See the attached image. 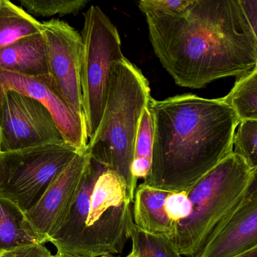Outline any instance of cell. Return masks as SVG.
Here are the masks:
<instances>
[{"label":"cell","instance_id":"cell-1","mask_svg":"<svg viewBox=\"0 0 257 257\" xmlns=\"http://www.w3.org/2000/svg\"><path fill=\"white\" fill-rule=\"evenodd\" d=\"M157 58L177 85L201 89L257 64V45L235 0H193L181 12L139 3Z\"/></svg>","mask_w":257,"mask_h":257},{"label":"cell","instance_id":"cell-2","mask_svg":"<svg viewBox=\"0 0 257 257\" xmlns=\"http://www.w3.org/2000/svg\"><path fill=\"white\" fill-rule=\"evenodd\" d=\"M154 146L145 184L169 192L187 191L233 153L240 121L223 97L191 93L162 100L151 98Z\"/></svg>","mask_w":257,"mask_h":257},{"label":"cell","instance_id":"cell-3","mask_svg":"<svg viewBox=\"0 0 257 257\" xmlns=\"http://www.w3.org/2000/svg\"><path fill=\"white\" fill-rule=\"evenodd\" d=\"M151 99L149 81L142 71L126 57L115 62L100 123L89 139L92 159L120 176L132 202L137 188L132 165L138 128Z\"/></svg>","mask_w":257,"mask_h":257},{"label":"cell","instance_id":"cell-4","mask_svg":"<svg viewBox=\"0 0 257 257\" xmlns=\"http://www.w3.org/2000/svg\"><path fill=\"white\" fill-rule=\"evenodd\" d=\"M252 174L232 153L187 190L191 212L169 240L182 256L196 257L225 229L246 201Z\"/></svg>","mask_w":257,"mask_h":257},{"label":"cell","instance_id":"cell-5","mask_svg":"<svg viewBox=\"0 0 257 257\" xmlns=\"http://www.w3.org/2000/svg\"><path fill=\"white\" fill-rule=\"evenodd\" d=\"M81 36L83 110L90 139L102 118L111 67L125 57L117 27L99 6H92L84 14Z\"/></svg>","mask_w":257,"mask_h":257},{"label":"cell","instance_id":"cell-6","mask_svg":"<svg viewBox=\"0 0 257 257\" xmlns=\"http://www.w3.org/2000/svg\"><path fill=\"white\" fill-rule=\"evenodd\" d=\"M78 153L65 141L0 153V195L27 212Z\"/></svg>","mask_w":257,"mask_h":257},{"label":"cell","instance_id":"cell-7","mask_svg":"<svg viewBox=\"0 0 257 257\" xmlns=\"http://www.w3.org/2000/svg\"><path fill=\"white\" fill-rule=\"evenodd\" d=\"M0 128L1 153L64 141L48 108L14 90L2 96Z\"/></svg>","mask_w":257,"mask_h":257},{"label":"cell","instance_id":"cell-8","mask_svg":"<svg viewBox=\"0 0 257 257\" xmlns=\"http://www.w3.org/2000/svg\"><path fill=\"white\" fill-rule=\"evenodd\" d=\"M42 25L48 48L51 83L74 111L84 117L81 80L82 36L60 20L44 21Z\"/></svg>","mask_w":257,"mask_h":257},{"label":"cell","instance_id":"cell-9","mask_svg":"<svg viewBox=\"0 0 257 257\" xmlns=\"http://www.w3.org/2000/svg\"><path fill=\"white\" fill-rule=\"evenodd\" d=\"M91 160L88 150L78 153L36 205L26 212L41 244L48 243L67 215Z\"/></svg>","mask_w":257,"mask_h":257},{"label":"cell","instance_id":"cell-10","mask_svg":"<svg viewBox=\"0 0 257 257\" xmlns=\"http://www.w3.org/2000/svg\"><path fill=\"white\" fill-rule=\"evenodd\" d=\"M14 90L42 102L51 113L65 142L78 153L88 150L89 137L85 118L78 115L62 97L49 77H33L0 70V104L2 96Z\"/></svg>","mask_w":257,"mask_h":257},{"label":"cell","instance_id":"cell-11","mask_svg":"<svg viewBox=\"0 0 257 257\" xmlns=\"http://www.w3.org/2000/svg\"><path fill=\"white\" fill-rule=\"evenodd\" d=\"M106 169L92 159L67 215L48 241L56 247L57 253L75 256L85 228L93 187L98 178Z\"/></svg>","mask_w":257,"mask_h":257},{"label":"cell","instance_id":"cell-12","mask_svg":"<svg viewBox=\"0 0 257 257\" xmlns=\"http://www.w3.org/2000/svg\"><path fill=\"white\" fill-rule=\"evenodd\" d=\"M257 244V193L244 202L225 229L196 257H229Z\"/></svg>","mask_w":257,"mask_h":257},{"label":"cell","instance_id":"cell-13","mask_svg":"<svg viewBox=\"0 0 257 257\" xmlns=\"http://www.w3.org/2000/svg\"><path fill=\"white\" fill-rule=\"evenodd\" d=\"M0 70L27 76L49 77L48 48L43 33L27 36L1 48Z\"/></svg>","mask_w":257,"mask_h":257},{"label":"cell","instance_id":"cell-14","mask_svg":"<svg viewBox=\"0 0 257 257\" xmlns=\"http://www.w3.org/2000/svg\"><path fill=\"white\" fill-rule=\"evenodd\" d=\"M170 193L145 183L139 185L133 200L135 225L148 233L170 240L175 235V223L169 218L165 208L166 198Z\"/></svg>","mask_w":257,"mask_h":257},{"label":"cell","instance_id":"cell-15","mask_svg":"<svg viewBox=\"0 0 257 257\" xmlns=\"http://www.w3.org/2000/svg\"><path fill=\"white\" fill-rule=\"evenodd\" d=\"M39 242L25 211L0 195V255L16 247Z\"/></svg>","mask_w":257,"mask_h":257},{"label":"cell","instance_id":"cell-16","mask_svg":"<svg viewBox=\"0 0 257 257\" xmlns=\"http://www.w3.org/2000/svg\"><path fill=\"white\" fill-rule=\"evenodd\" d=\"M42 33V23L9 0L0 6V49Z\"/></svg>","mask_w":257,"mask_h":257},{"label":"cell","instance_id":"cell-17","mask_svg":"<svg viewBox=\"0 0 257 257\" xmlns=\"http://www.w3.org/2000/svg\"><path fill=\"white\" fill-rule=\"evenodd\" d=\"M223 99L235 111L239 121L257 120V64L248 73L237 78Z\"/></svg>","mask_w":257,"mask_h":257},{"label":"cell","instance_id":"cell-18","mask_svg":"<svg viewBox=\"0 0 257 257\" xmlns=\"http://www.w3.org/2000/svg\"><path fill=\"white\" fill-rule=\"evenodd\" d=\"M154 146V126L149 108L143 110L135 145L134 158L132 165V173L135 180H145L151 170Z\"/></svg>","mask_w":257,"mask_h":257},{"label":"cell","instance_id":"cell-19","mask_svg":"<svg viewBox=\"0 0 257 257\" xmlns=\"http://www.w3.org/2000/svg\"><path fill=\"white\" fill-rule=\"evenodd\" d=\"M132 250L138 257H182L169 238L148 233L135 225L131 236Z\"/></svg>","mask_w":257,"mask_h":257},{"label":"cell","instance_id":"cell-20","mask_svg":"<svg viewBox=\"0 0 257 257\" xmlns=\"http://www.w3.org/2000/svg\"><path fill=\"white\" fill-rule=\"evenodd\" d=\"M233 153L244 160L252 172L257 171V120L240 121L234 136Z\"/></svg>","mask_w":257,"mask_h":257},{"label":"cell","instance_id":"cell-21","mask_svg":"<svg viewBox=\"0 0 257 257\" xmlns=\"http://www.w3.org/2000/svg\"><path fill=\"white\" fill-rule=\"evenodd\" d=\"M29 13L37 16L75 14L85 7L89 0H18Z\"/></svg>","mask_w":257,"mask_h":257},{"label":"cell","instance_id":"cell-22","mask_svg":"<svg viewBox=\"0 0 257 257\" xmlns=\"http://www.w3.org/2000/svg\"><path fill=\"white\" fill-rule=\"evenodd\" d=\"M165 208L175 226L185 220L191 212V203L187 191L171 192L166 198Z\"/></svg>","mask_w":257,"mask_h":257},{"label":"cell","instance_id":"cell-23","mask_svg":"<svg viewBox=\"0 0 257 257\" xmlns=\"http://www.w3.org/2000/svg\"><path fill=\"white\" fill-rule=\"evenodd\" d=\"M0 257H55V255H53L43 244L36 243L12 249L2 253Z\"/></svg>","mask_w":257,"mask_h":257},{"label":"cell","instance_id":"cell-24","mask_svg":"<svg viewBox=\"0 0 257 257\" xmlns=\"http://www.w3.org/2000/svg\"><path fill=\"white\" fill-rule=\"evenodd\" d=\"M193 0H139V3L164 12H181L188 7Z\"/></svg>","mask_w":257,"mask_h":257},{"label":"cell","instance_id":"cell-25","mask_svg":"<svg viewBox=\"0 0 257 257\" xmlns=\"http://www.w3.org/2000/svg\"><path fill=\"white\" fill-rule=\"evenodd\" d=\"M253 33L257 45V0H235Z\"/></svg>","mask_w":257,"mask_h":257},{"label":"cell","instance_id":"cell-26","mask_svg":"<svg viewBox=\"0 0 257 257\" xmlns=\"http://www.w3.org/2000/svg\"><path fill=\"white\" fill-rule=\"evenodd\" d=\"M256 193H257V171H255L252 174L251 181H250V185L247 189L246 200H247L249 198L251 197Z\"/></svg>","mask_w":257,"mask_h":257},{"label":"cell","instance_id":"cell-27","mask_svg":"<svg viewBox=\"0 0 257 257\" xmlns=\"http://www.w3.org/2000/svg\"><path fill=\"white\" fill-rule=\"evenodd\" d=\"M125 257H138L137 253H136V252L133 251V250H132L131 253H130V254H128L127 256Z\"/></svg>","mask_w":257,"mask_h":257},{"label":"cell","instance_id":"cell-28","mask_svg":"<svg viewBox=\"0 0 257 257\" xmlns=\"http://www.w3.org/2000/svg\"><path fill=\"white\" fill-rule=\"evenodd\" d=\"M55 257H73L70 256H66V255L59 254V253H56Z\"/></svg>","mask_w":257,"mask_h":257},{"label":"cell","instance_id":"cell-29","mask_svg":"<svg viewBox=\"0 0 257 257\" xmlns=\"http://www.w3.org/2000/svg\"><path fill=\"white\" fill-rule=\"evenodd\" d=\"M99 257H115V256H114V255H102V256H100Z\"/></svg>","mask_w":257,"mask_h":257},{"label":"cell","instance_id":"cell-30","mask_svg":"<svg viewBox=\"0 0 257 257\" xmlns=\"http://www.w3.org/2000/svg\"><path fill=\"white\" fill-rule=\"evenodd\" d=\"M0 153H1V128H0Z\"/></svg>","mask_w":257,"mask_h":257},{"label":"cell","instance_id":"cell-31","mask_svg":"<svg viewBox=\"0 0 257 257\" xmlns=\"http://www.w3.org/2000/svg\"><path fill=\"white\" fill-rule=\"evenodd\" d=\"M5 1H6V0H0V6H1Z\"/></svg>","mask_w":257,"mask_h":257}]
</instances>
